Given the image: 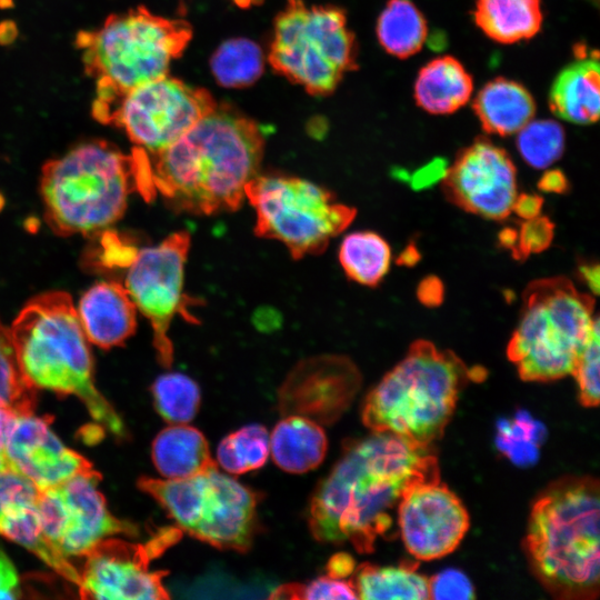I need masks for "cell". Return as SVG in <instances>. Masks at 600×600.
<instances>
[{"instance_id":"obj_1","label":"cell","mask_w":600,"mask_h":600,"mask_svg":"<svg viewBox=\"0 0 600 600\" xmlns=\"http://www.w3.org/2000/svg\"><path fill=\"white\" fill-rule=\"evenodd\" d=\"M430 446L389 432L344 443L343 452L317 486L308 526L323 543H350L370 553L392 529L400 501L416 486L439 481Z\"/></svg>"},{"instance_id":"obj_2","label":"cell","mask_w":600,"mask_h":600,"mask_svg":"<svg viewBox=\"0 0 600 600\" xmlns=\"http://www.w3.org/2000/svg\"><path fill=\"white\" fill-rule=\"evenodd\" d=\"M264 150L260 126L228 103H217L181 138L148 153L156 194L193 214L236 210L258 174Z\"/></svg>"},{"instance_id":"obj_3","label":"cell","mask_w":600,"mask_h":600,"mask_svg":"<svg viewBox=\"0 0 600 600\" xmlns=\"http://www.w3.org/2000/svg\"><path fill=\"white\" fill-rule=\"evenodd\" d=\"M599 513V481L590 476L562 477L533 501L523 548L531 571L554 598H598Z\"/></svg>"},{"instance_id":"obj_4","label":"cell","mask_w":600,"mask_h":600,"mask_svg":"<svg viewBox=\"0 0 600 600\" xmlns=\"http://www.w3.org/2000/svg\"><path fill=\"white\" fill-rule=\"evenodd\" d=\"M10 333L19 367L36 389L78 397L103 428L126 436L123 421L94 384L89 341L68 293L50 291L31 299Z\"/></svg>"},{"instance_id":"obj_5","label":"cell","mask_w":600,"mask_h":600,"mask_svg":"<svg viewBox=\"0 0 600 600\" xmlns=\"http://www.w3.org/2000/svg\"><path fill=\"white\" fill-rule=\"evenodd\" d=\"M453 352L416 341L367 396L361 419L372 432H389L430 446L453 416L460 391L477 378Z\"/></svg>"},{"instance_id":"obj_6","label":"cell","mask_w":600,"mask_h":600,"mask_svg":"<svg viewBox=\"0 0 600 600\" xmlns=\"http://www.w3.org/2000/svg\"><path fill=\"white\" fill-rule=\"evenodd\" d=\"M40 190L46 221L57 234L99 232L119 220L130 193L140 191L138 153L102 140L82 143L42 167Z\"/></svg>"},{"instance_id":"obj_7","label":"cell","mask_w":600,"mask_h":600,"mask_svg":"<svg viewBox=\"0 0 600 600\" xmlns=\"http://www.w3.org/2000/svg\"><path fill=\"white\" fill-rule=\"evenodd\" d=\"M191 38L188 21L157 16L142 6L110 14L101 27L79 32L76 44L84 71L97 84L92 113L132 88L167 76Z\"/></svg>"},{"instance_id":"obj_8","label":"cell","mask_w":600,"mask_h":600,"mask_svg":"<svg viewBox=\"0 0 600 600\" xmlns=\"http://www.w3.org/2000/svg\"><path fill=\"white\" fill-rule=\"evenodd\" d=\"M597 321L591 297L569 280L534 281L526 290L508 357L526 381L547 382L572 374Z\"/></svg>"},{"instance_id":"obj_9","label":"cell","mask_w":600,"mask_h":600,"mask_svg":"<svg viewBox=\"0 0 600 600\" xmlns=\"http://www.w3.org/2000/svg\"><path fill=\"white\" fill-rule=\"evenodd\" d=\"M357 57L354 33L337 6L287 0L274 19L268 62L309 94L333 93L343 77L358 68Z\"/></svg>"},{"instance_id":"obj_10","label":"cell","mask_w":600,"mask_h":600,"mask_svg":"<svg viewBox=\"0 0 600 600\" xmlns=\"http://www.w3.org/2000/svg\"><path fill=\"white\" fill-rule=\"evenodd\" d=\"M137 484L192 538L221 550L251 548L261 496L218 468L184 479L141 477Z\"/></svg>"},{"instance_id":"obj_11","label":"cell","mask_w":600,"mask_h":600,"mask_svg":"<svg viewBox=\"0 0 600 600\" xmlns=\"http://www.w3.org/2000/svg\"><path fill=\"white\" fill-rule=\"evenodd\" d=\"M244 197L256 211L254 233L281 242L294 259L321 253L356 216L324 188L297 177L257 174Z\"/></svg>"},{"instance_id":"obj_12","label":"cell","mask_w":600,"mask_h":600,"mask_svg":"<svg viewBox=\"0 0 600 600\" xmlns=\"http://www.w3.org/2000/svg\"><path fill=\"white\" fill-rule=\"evenodd\" d=\"M206 89L163 76L121 94L93 118L122 129L136 147L161 151L217 106Z\"/></svg>"},{"instance_id":"obj_13","label":"cell","mask_w":600,"mask_h":600,"mask_svg":"<svg viewBox=\"0 0 600 600\" xmlns=\"http://www.w3.org/2000/svg\"><path fill=\"white\" fill-rule=\"evenodd\" d=\"M190 248V233L178 231L160 243L138 250L126 278V290L138 310L150 321L159 363L170 368L173 346L168 337L176 314L188 321L191 300L184 294V266Z\"/></svg>"},{"instance_id":"obj_14","label":"cell","mask_w":600,"mask_h":600,"mask_svg":"<svg viewBox=\"0 0 600 600\" xmlns=\"http://www.w3.org/2000/svg\"><path fill=\"white\" fill-rule=\"evenodd\" d=\"M178 527L161 528L144 543L104 538L83 557L78 591L83 599L162 600L170 594L163 586L164 570H150V562L177 543Z\"/></svg>"},{"instance_id":"obj_15","label":"cell","mask_w":600,"mask_h":600,"mask_svg":"<svg viewBox=\"0 0 600 600\" xmlns=\"http://www.w3.org/2000/svg\"><path fill=\"white\" fill-rule=\"evenodd\" d=\"M96 470L78 473L40 490L37 510L42 531L66 558L84 556L100 540L113 534L136 536L138 527L116 518L98 488Z\"/></svg>"},{"instance_id":"obj_16","label":"cell","mask_w":600,"mask_h":600,"mask_svg":"<svg viewBox=\"0 0 600 600\" xmlns=\"http://www.w3.org/2000/svg\"><path fill=\"white\" fill-rule=\"evenodd\" d=\"M361 384L356 364L340 354H320L298 362L278 391L282 416H302L332 424L347 411Z\"/></svg>"},{"instance_id":"obj_17","label":"cell","mask_w":600,"mask_h":600,"mask_svg":"<svg viewBox=\"0 0 600 600\" xmlns=\"http://www.w3.org/2000/svg\"><path fill=\"white\" fill-rule=\"evenodd\" d=\"M397 520L406 549L424 561L456 550L470 524L461 500L440 480L410 489L399 503Z\"/></svg>"},{"instance_id":"obj_18","label":"cell","mask_w":600,"mask_h":600,"mask_svg":"<svg viewBox=\"0 0 600 600\" xmlns=\"http://www.w3.org/2000/svg\"><path fill=\"white\" fill-rule=\"evenodd\" d=\"M443 180L451 200L489 219L506 218L518 196L512 160L503 149L484 139L463 149Z\"/></svg>"},{"instance_id":"obj_19","label":"cell","mask_w":600,"mask_h":600,"mask_svg":"<svg viewBox=\"0 0 600 600\" xmlns=\"http://www.w3.org/2000/svg\"><path fill=\"white\" fill-rule=\"evenodd\" d=\"M6 454L11 470L31 480L39 490L94 470L84 457L67 448L54 434L49 417L33 413L16 416L8 432Z\"/></svg>"},{"instance_id":"obj_20","label":"cell","mask_w":600,"mask_h":600,"mask_svg":"<svg viewBox=\"0 0 600 600\" xmlns=\"http://www.w3.org/2000/svg\"><path fill=\"white\" fill-rule=\"evenodd\" d=\"M77 312L88 341L103 349L124 343L136 330V307L126 288L114 281L88 289Z\"/></svg>"},{"instance_id":"obj_21","label":"cell","mask_w":600,"mask_h":600,"mask_svg":"<svg viewBox=\"0 0 600 600\" xmlns=\"http://www.w3.org/2000/svg\"><path fill=\"white\" fill-rule=\"evenodd\" d=\"M549 106L558 118L576 124L598 120L600 73L597 56L582 54L558 73L550 89Z\"/></svg>"},{"instance_id":"obj_22","label":"cell","mask_w":600,"mask_h":600,"mask_svg":"<svg viewBox=\"0 0 600 600\" xmlns=\"http://www.w3.org/2000/svg\"><path fill=\"white\" fill-rule=\"evenodd\" d=\"M473 110L484 131L510 136L533 119L536 103L521 83L499 77L479 90Z\"/></svg>"},{"instance_id":"obj_23","label":"cell","mask_w":600,"mask_h":600,"mask_svg":"<svg viewBox=\"0 0 600 600\" xmlns=\"http://www.w3.org/2000/svg\"><path fill=\"white\" fill-rule=\"evenodd\" d=\"M151 457L158 472L167 479L190 478L218 468L206 437L187 423L162 429L152 442Z\"/></svg>"},{"instance_id":"obj_24","label":"cell","mask_w":600,"mask_h":600,"mask_svg":"<svg viewBox=\"0 0 600 600\" xmlns=\"http://www.w3.org/2000/svg\"><path fill=\"white\" fill-rule=\"evenodd\" d=\"M472 91V78L462 63L451 56H441L419 70L413 96L422 110L449 114L462 108Z\"/></svg>"},{"instance_id":"obj_25","label":"cell","mask_w":600,"mask_h":600,"mask_svg":"<svg viewBox=\"0 0 600 600\" xmlns=\"http://www.w3.org/2000/svg\"><path fill=\"white\" fill-rule=\"evenodd\" d=\"M270 450L280 469L304 473L323 461L328 439L320 423L302 416H283L270 436Z\"/></svg>"},{"instance_id":"obj_26","label":"cell","mask_w":600,"mask_h":600,"mask_svg":"<svg viewBox=\"0 0 600 600\" xmlns=\"http://www.w3.org/2000/svg\"><path fill=\"white\" fill-rule=\"evenodd\" d=\"M473 14L478 28L503 44L534 37L543 21L540 0H477Z\"/></svg>"},{"instance_id":"obj_27","label":"cell","mask_w":600,"mask_h":600,"mask_svg":"<svg viewBox=\"0 0 600 600\" xmlns=\"http://www.w3.org/2000/svg\"><path fill=\"white\" fill-rule=\"evenodd\" d=\"M37 500L18 502L8 507L0 514V536L24 547L58 574L78 587L79 571L57 550L42 531Z\"/></svg>"},{"instance_id":"obj_28","label":"cell","mask_w":600,"mask_h":600,"mask_svg":"<svg viewBox=\"0 0 600 600\" xmlns=\"http://www.w3.org/2000/svg\"><path fill=\"white\" fill-rule=\"evenodd\" d=\"M351 580L358 599H430L429 579L417 571V564L397 567L362 563Z\"/></svg>"},{"instance_id":"obj_29","label":"cell","mask_w":600,"mask_h":600,"mask_svg":"<svg viewBox=\"0 0 600 600\" xmlns=\"http://www.w3.org/2000/svg\"><path fill=\"white\" fill-rule=\"evenodd\" d=\"M376 31L380 46L400 59L419 52L428 37L427 21L411 0H388Z\"/></svg>"},{"instance_id":"obj_30","label":"cell","mask_w":600,"mask_h":600,"mask_svg":"<svg viewBox=\"0 0 600 600\" xmlns=\"http://www.w3.org/2000/svg\"><path fill=\"white\" fill-rule=\"evenodd\" d=\"M339 261L344 273L364 286H376L386 276L391 262L387 241L372 231L347 234L339 248Z\"/></svg>"},{"instance_id":"obj_31","label":"cell","mask_w":600,"mask_h":600,"mask_svg":"<svg viewBox=\"0 0 600 600\" xmlns=\"http://www.w3.org/2000/svg\"><path fill=\"white\" fill-rule=\"evenodd\" d=\"M210 70L224 88H246L263 73L264 56L261 48L247 38L222 42L210 58Z\"/></svg>"},{"instance_id":"obj_32","label":"cell","mask_w":600,"mask_h":600,"mask_svg":"<svg viewBox=\"0 0 600 600\" xmlns=\"http://www.w3.org/2000/svg\"><path fill=\"white\" fill-rule=\"evenodd\" d=\"M270 451L267 429L248 424L224 437L218 446V463L231 474H242L261 468Z\"/></svg>"},{"instance_id":"obj_33","label":"cell","mask_w":600,"mask_h":600,"mask_svg":"<svg viewBox=\"0 0 600 600\" xmlns=\"http://www.w3.org/2000/svg\"><path fill=\"white\" fill-rule=\"evenodd\" d=\"M151 392L156 410L171 424L191 421L199 410V386L183 373L161 374L154 380Z\"/></svg>"},{"instance_id":"obj_34","label":"cell","mask_w":600,"mask_h":600,"mask_svg":"<svg viewBox=\"0 0 600 600\" xmlns=\"http://www.w3.org/2000/svg\"><path fill=\"white\" fill-rule=\"evenodd\" d=\"M36 403V388L19 367L10 329L0 321V407L29 414L33 413Z\"/></svg>"},{"instance_id":"obj_35","label":"cell","mask_w":600,"mask_h":600,"mask_svg":"<svg viewBox=\"0 0 600 600\" xmlns=\"http://www.w3.org/2000/svg\"><path fill=\"white\" fill-rule=\"evenodd\" d=\"M517 133L518 151L522 159L533 168L550 167L564 150V131L554 120L532 119Z\"/></svg>"},{"instance_id":"obj_36","label":"cell","mask_w":600,"mask_h":600,"mask_svg":"<svg viewBox=\"0 0 600 600\" xmlns=\"http://www.w3.org/2000/svg\"><path fill=\"white\" fill-rule=\"evenodd\" d=\"M599 321L596 322L589 339L583 346L572 374L579 387L580 401L584 407L599 404L600 396V339Z\"/></svg>"},{"instance_id":"obj_37","label":"cell","mask_w":600,"mask_h":600,"mask_svg":"<svg viewBox=\"0 0 600 600\" xmlns=\"http://www.w3.org/2000/svg\"><path fill=\"white\" fill-rule=\"evenodd\" d=\"M270 599H358L351 580L322 576L309 583H283L269 596Z\"/></svg>"},{"instance_id":"obj_38","label":"cell","mask_w":600,"mask_h":600,"mask_svg":"<svg viewBox=\"0 0 600 600\" xmlns=\"http://www.w3.org/2000/svg\"><path fill=\"white\" fill-rule=\"evenodd\" d=\"M432 599H472L473 588L470 580L459 570L448 569L429 579Z\"/></svg>"},{"instance_id":"obj_39","label":"cell","mask_w":600,"mask_h":600,"mask_svg":"<svg viewBox=\"0 0 600 600\" xmlns=\"http://www.w3.org/2000/svg\"><path fill=\"white\" fill-rule=\"evenodd\" d=\"M553 237V224L544 217L526 220L517 233V251L520 254L538 253L550 244Z\"/></svg>"},{"instance_id":"obj_40","label":"cell","mask_w":600,"mask_h":600,"mask_svg":"<svg viewBox=\"0 0 600 600\" xmlns=\"http://www.w3.org/2000/svg\"><path fill=\"white\" fill-rule=\"evenodd\" d=\"M40 490L24 476L14 471L0 472V514L11 504L36 501Z\"/></svg>"},{"instance_id":"obj_41","label":"cell","mask_w":600,"mask_h":600,"mask_svg":"<svg viewBox=\"0 0 600 600\" xmlns=\"http://www.w3.org/2000/svg\"><path fill=\"white\" fill-rule=\"evenodd\" d=\"M20 596L21 590L16 567L0 549V599H17Z\"/></svg>"},{"instance_id":"obj_42","label":"cell","mask_w":600,"mask_h":600,"mask_svg":"<svg viewBox=\"0 0 600 600\" xmlns=\"http://www.w3.org/2000/svg\"><path fill=\"white\" fill-rule=\"evenodd\" d=\"M447 170L448 167L446 162L442 160H437L420 168L407 180H409L411 187L416 190L426 189L438 182L440 179H443Z\"/></svg>"},{"instance_id":"obj_43","label":"cell","mask_w":600,"mask_h":600,"mask_svg":"<svg viewBox=\"0 0 600 600\" xmlns=\"http://www.w3.org/2000/svg\"><path fill=\"white\" fill-rule=\"evenodd\" d=\"M542 207V198L536 194H520L517 196L512 211H514L520 218L530 220L540 214Z\"/></svg>"},{"instance_id":"obj_44","label":"cell","mask_w":600,"mask_h":600,"mask_svg":"<svg viewBox=\"0 0 600 600\" xmlns=\"http://www.w3.org/2000/svg\"><path fill=\"white\" fill-rule=\"evenodd\" d=\"M17 414L8 408L0 407V472L12 471L6 454V441Z\"/></svg>"},{"instance_id":"obj_45","label":"cell","mask_w":600,"mask_h":600,"mask_svg":"<svg viewBox=\"0 0 600 600\" xmlns=\"http://www.w3.org/2000/svg\"><path fill=\"white\" fill-rule=\"evenodd\" d=\"M354 564V560L350 554L344 552L336 553L329 559L326 566L327 574L346 579L353 573L356 569Z\"/></svg>"},{"instance_id":"obj_46","label":"cell","mask_w":600,"mask_h":600,"mask_svg":"<svg viewBox=\"0 0 600 600\" xmlns=\"http://www.w3.org/2000/svg\"><path fill=\"white\" fill-rule=\"evenodd\" d=\"M443 294V288L437 278H427L422 280L418 289L420 300L428 306H437L440 303Z\"/></svg>"},{"instance_id":"obj_47","label":"cell","mask_w":600,"mask_h":600,"mask_svg":"<svg viewBox=\"0 0 600 600\" xmlns=\"http://www.w3.org/2000/svg\"><path fill=\"white\" fill-rule=\"evenodd\" d=\"M538 186L542 191L561 193L567 190L568 181L562 171L553 169L541 177Z\"/></svg>"},{"instance_id":"obj_48","label":"cell","mask_w":600,"mask_h":600,"mask_svg":"<svg viewBox=\"0 0 600 600\" xmlns=\"http://www.w3.org/2000/svg\"><path fill=\"white\" fill-rule=\"evenodd\" d=\"M580 274L589 289L594 293H598L600 279L598 264H582L580 267Z\"/></svg>"},{"instance_id":"obj_49","label":"cell","mask_w":600,"mask_h":600,"mask_svg":"<svg viewBox=\"0 0 600 600\" xmlns=\"http://www.w3.org/2000/svg\"><path fill=\"white\" fill-rule=\"evenodd\" d=\"M419 258L418 251L413 247H409L400 257V262L404 264H412Z\"/></svg>"},{"instance_id":"obj_50","label":"cell","mask_w":600,"mask_h":600,"mask_svg":"<svg viewBox=\"0 0 600 600\" xmlns=\"http://www.w3.org/2000/svg\"><path fill=\"white\" fill-rule=\"evenodd\" d=\"M501 241L504 246L511 248L517 243V233L513 230L507 229L501 233Z\"/></svg>"}]
</instances>
